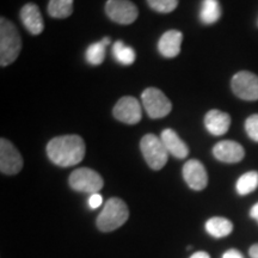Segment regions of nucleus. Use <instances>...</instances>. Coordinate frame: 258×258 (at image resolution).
I'll return each instance as SVG.
<instances>
[{"label":"nucleus","instance_id":"1","mask_svg":"<svg viewBox=\"0 0 258 258\" xmlns=\"http://www.w3.org/2000/svg\"><path fill=\"white\" fill-rule=\"evenodd\" d=\"M85 143L79 135H62L51 139L47 145V156L61 167L74 166L85 157Z\"/></svg>","mask_w":258,"mask_h":258},{"label":"nucleus","instance_id":"2","mask_svg":"<svg viewBox=\"0 0 258 258\" xmlns=\"http://www.w3.org/2000/svg\"><path fill=\"white\" fill-rule=\"evenodd\" d=\"M22 49V40L18 29L12 22L0 18V64L9 66L17 59Z\"/></svg>","mask_w":258,"mask_h":258},{"label":"nucleus","instance_id":"3","mask_svg":"<svg viewBox=\"0 0 258 258\" xmlns=\"http://www.w3.org/2000/svg\"><path fill=\"white\" fill-rule=\"evenodd\" d=\"M129 218V209L121 199L108 200L97 219V227L102 232H111L120 228Z\"/></svg>","mask_w":258,"mask_h":258},{"label":"nucleus","instance_id":"4","mask_svg":"<svg viewBox=\"0 0 258 258\" xmlns=\"http://www.w3.org/2000/svg\"><path fill=\"white\" fill-rule=\"evenodd\" d=\"M141 153L146 160L147 165L152 170H161L169 159L165 145L163 144L161 139L154 134H147L141 139L140 143Z\"/></svg>","mask_w":258,"mask_h":258},{"label":"nucleus","instance_id":"5","mask_svg":"<svg viewBox=\"0 0 258 258\" xmlns=\"http://www.w3.org/2000/svg\"><path fill=\"white\" fill-rule=\"evenodd\" d=\"M145 110L151 118H163L170 114L172 104L160 90L148 88L141 95Z\"/></svg>","mask_w":258,"mask_h":258},{"label":"nucleus","instance_id":"6","mask_svg":"<svg viewBox=\"0 0 258 258\" xmlns=\"http://www.w3.org/2000/svg\"><path fill=\"white\" fill-rule=\"evenodd\" d=\"M71 188L82 192L96 194L103 188L102 176L95 170L89 167H82V169L74 170L70 176Z\"/></svg>","mask_w":258,"mask_h":258},{"label":"nucleus","instance_id":"7","mask_svg":"<svg viewBox=\"0 0 258 258\" xmlns=\"http://www.w3.org/2000/svg\"><path fill=\"white\" fill-rule=\"evenodd\" d=\"M105 12L112 22L123 25L132 24L139 16L138 8L129 0H108Z\"/></svg>","mask_w":258,"mask_h":258},{"label":"nucleus","instance_id":"8","mask_svg":"<svg viewBox=\"0 0 258 258\" xmlns=\"http://www.w3.org/2000/svg\"><path fill=\"white\" fill-rule=\"evenodd\" d=\"M234 95L244 101H257L258 99V76L241 71L234 74L231 82Z\"/></svg>","mask_w":258,"mask_h":258},{"label":"nucleus","instance_id":"9","mask_svg":"<svg viewBox=\"0 0 258 258\" xmlns=\"http://www.w3.org/2000/svg\"><path fill=\"white\" fill-rule=\"evenodd\" d=\"M23 167V158L8 139L0 140V171L5 175H17Z\"/></svg>","mask_w":258,"mask_h":258},{"label":"nucleus","instance_id":"10","mask_svg":"<svg viewBox=\"0 0 258 258\" xmlns=\"http://www.w3.org/2000/svg\"><path fill=\"white\" fill-rule=\"evenodd\" d=\"M112 114L116 120L127 124H137L143 117L140 103L137 98L131 96L122 97L115 104Z\"/></svg>","mask_w":258,"mask_h":258},{"label":"nucleus","instance_id":"11","mask_svg":"<svg viewBox=\"0 0 258 258\" xmlns=\"http://www.w3.org/2000/svg\"><path fill=\"white\" fill-rule=\"evenodd\" d=\"M183 177L190 188L201 191L208 185V175L206 167L198 159H190L183 166Z\"/></svg>","mask_w":258,"mask_h":258},{"label":"nucleus","instance_id":"12","mask_svg":"<svg viewBox=\"0 0 258 258\" xmlns=\"http://www.w3.org/2000/svg\"><path fill=\"white\" fill-rule=\"evenodd\" d=\"M213 154L222 163L234 164L244 159L245 151L240 144L232 140H224L215 145L213 148Z\"/></svg>","mask_w":258,"mask_h":258},{"label":"nucleus","instance_id":"13","mask_svg":"<svg viewBox=\"0 0 258 258\" xmlns=\"http://www.w3.org/2000/svg\"><path fill=\"white\" fill-rule=\"evenodd\" d=\"M21 19L24 27L32 35H40L44 29V22L42 18L38 6L34 3H29L21 10Z\"/></svg>","mask_w":258,"mask_h":258},{"label":"nucleus","instance_id":"14","mask_svg":"<svg viewBox=\"0 0 258 258\" xmlns=\"http://www.w3.org/2000/svg\"><path fill=\"white\" fill-rule=\"evenodd\" d=\"M205 125L209 133L215 135V137H220V135L227 133L228 129H230L231 117L224 111L213 109L205 116Z\"/></svg>","mask_w":258,"mask_h":258},{"label":"nucleus","instance_id":"15","mask_svg":"<svg viewBox=\"0 0 258 258\" xmlns=\"http://www.w3.org/2000/svg\"><path fill=\"white\" fill-rule=\"evenodd\" d=\"M161 141L165 145L167 152L178 159H184L189 154V147L172 129H164L160 135Z\"/></svg>","mask_w":258,"mask_h":258},{"label":"nucleus","instance_id":"16","mask_svg":"<svg viewBox=\"0 0 258 258\" xmlns=\"http://www.w3.org/2000/svg\"><path fill=\"white\" fill-rule=\"evenodd\" d=\"M183 35L180 31L169 30L166 31L158 42V50L165 57H176L180 53Z\"/></svg>","mask_w":258,"mask_h":258},{"label":"nucleus","instance_id":"17","mask_svg":"<svg viewBox=\"0 0 258 258\" xmlns=\"http://www.w3.org/2000/svg\"><path fill=\"white\" fill-rule=\"evenodd\" d=\"M206 231L214 238H224L233 231V224L226 218L214 217L206 222Z\"/></svg>","mask_w":258,"mask_h":258},{"label":"nucleus","instance_id":"18","mask_svg":"<svg viewBox=\"0 0 258 258\" xmlns=\"http://www.w3.org/2000/svg\"><path fill=\"white\" fill-rule=\"evenodd\" d=\"M221 16L220 4L218 0H202L200 10V19L203 24H214Z\"/></svg>","mask_w":258,"mask_h":258},{"label":"nucleus","instance_id":"19","mask_svg":"<svg viewBox=\"0 0 258 258\" xmlns=\"http://www.w3.org/2000/svg\"><path fill=\"white\" fill-rule=\"evenodd\" d=\"M74 0H49L48 4V14L54 18H67L73 12Z\"/></svg>","mask_w":258,"mask_h":258},{"label":"nucleus","instance_id":"20","mask_svg":"<svg viewBox=\"0 0 258 258\" xmlns=\"http://www.w3.org/2000/svg\"><path fill=\"white\" fill-rule=\"evenodd\" d=\"M258 188V172L257 171H249V172L244 173L243 176H240V178L238 179L237 185V192L239 195H247L254 191Z\"/></svg>","mask_w":258,"mask_h":258},{"label":"nucleus","instance_id":"21","mask_svg":"<svg viewBox=\"0 0 258 258\" xmlns=\"http://www.w3.org/2000/svg\"><path fill=\"white\" fill-rule=\"evenodd\" d=\"M112 54L115 59L122 64H132L137 57L133 48L125 46L122 41H116L112 44Z\"/></svg>","mask_w":258,"mask_h":258},{"label":"nucleus","instance_id":"22","mask_svg":"<svg viewBox=\"0 0 258 258\" xmlns=\"http://www.w3.org/2000/svg\"><path fill=\"white\" fill-rule=\"evenodd\" d=\"M105 46L103 42H96V43L90 44L86 49L85 57L89 63L91 64H101L105 59Z\"/></svg>","mask_w":258,"mask_h":258},{"label":"nucleus","instance_id":"23","mask_svg":"<svg viewBox=\"0 0 258 258\" xmlns=\"http://www.w3.org/2000/svg\"><path fill=\"white\" fill-rule=\"evenodd\" d=\"M147 3L159 14H170L178 6V0H147Z\"/></svg>","mask_w":258,"mask_h":258},{"label":"nucleus","instance_id":"24","mask_svg":"<svg viewBox=\"0 0 258 258\" xmlns=\"http://www.w3.org/2000/svg\"><path fill=\"white\" fill-rule=\"evenodd\" d=\"M245 131H246L247 137L251 140L258 143V114L251 115L246 121H245Z\"/></svg>","mask_w":258,"mask_h":258},{"label":"nucleus","instance_id":"25","mask_svg":"<svg viewBox=\"0 0 258 258\" xmlns=\"http://www.w3.org/2000/svg\"><path fill=\"white\" fill-rule=\"evenodd\" d=\"M103 203V198L101 194L96 192V194H91V196H90L89 199V206L91 207L92 209H96L98 207H101V205Z\"/></svg>","mask_w":258,"mask_h":258},{"label":"nucleus","instance_id":"26","mask_svg":"<svg viewBox=\"0 0 258 258\" xmlns=\"http://www.w3.org/2000/svg\"><path fill=\"white\" fill-rule=\"evenodd\" d=\"M222 258H244V257L238 250L230 249V250L226 251V252L224 253V256H222Z\"/></svg>","mask_w":258,"mask_h":258},{"label":"nucleus","instance_id":"27","mask_svg":"<svg viewBox=\"0 0 258 258\" xmlns=\"http://www.w3.org/2000/svg\"><path fill=\"white\" fill-rule=\"evenodd\" d=\"M249 254L251 258H258V244H254L250 247Z\"/></svg>","mask_w":258,"mask_h":258},{"label":"nucleus","instance_id":"28","mask_svg":"<svg viewBox=\"0 0 258 258\" xmlns=\"http://www.w3.org/2000/svg\"><path fill=\"white\" fill-rule=\"evenodd\" d=\"M250 217L252 218V219H254V220H257V222H258V202L253 206L252 208H251Z\"/></svg>","mask_w":258,"mask_h":258},{"label":"nucleus","instance_id":"29","mask_svg":"<svg viewBox=\"0 0 258 258\" xmlns=\"http://www.w3.org/2000/svg\"><path fill=\"white\" fill-rule=\"evenodd\" d=\"M190 258H211L209 253L205 252V251H199V252H195Z\"/></svg>","mask_w":258,"mask_h":258},{"label":"nucleus","instance_id":"30","mask_svg":"<svg viewBox=\"0 0 258 258\" xmlns=\"http://www.w3.org/2000/svg\"><path fill=\"white\" fill-rule=\"evenodd\" d=\"M102 42H103V44H104L105 47H108V46H110V43H111V40L109 37H104L102 40Z\"/></svg>","mask_w":258,"mask_h":258}]
</instances>
